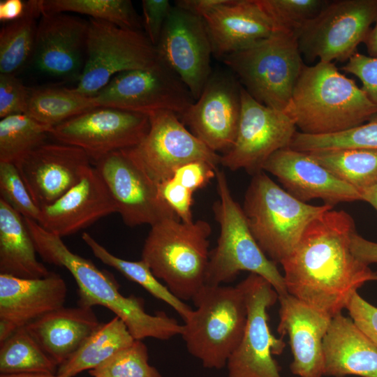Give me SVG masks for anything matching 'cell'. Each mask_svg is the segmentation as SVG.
I'll use <instances>...</instances> for the list:
<instances>
[{
	"label": "cell",
	"mask_w": 377,
	"mask_h": 377,
	"mask_svg": "<svg viewBox=\"0 0 377 377\" xmlns=\"http://www.w3.org/2000/svg\"><path fill=\"white\" fill-rule=\"evenodd\" d=\"M342 69L356 76L362 83V89L377 106V57L355 53Z\"/></svg>",
	"instance_id": "7bdbcfd3"
},
{
	"label": "cell",
	"mask_w": 377,
	"mask_h": 377,
	"mask_svg": "<svg viewBox=\"0 0 377 377\" xmlns=\"http://www.w3.org/2000/svg\"><path fill=\"white\" fill-rule=\"evenodd\" d=\"M41 15L40 0L27 1L23 15L2 26L0 30V74L15 75L29 64Z\"/></svg>",
	"instance_id": "f546056e"
},
{
	"label": "cell",
	"mask_w": 377,
	"mask_h": 377,
	"mask_svg": "<svg viewBox=\"0 0 377 377\" xmlns=\"http://www.w3.org/2000/svg\"><path fill=\"white\" fill-rule=\"evenodd\" d=\"M89 20L68 13H42L30 61L41 75L78 82L86 58Z\"/></svg>",
	"instance_id": "d6986e66"
},
{
	"label": "cell",
	"mask_w": 377,
	"mask_h": 377,
	"mask_svg": "<svg viewBox=\"0 0 377 377\" xmlns=\"http://www.w3.org/2000/svg\"><path fill=\"white\" fill-rule=\"evenodd\" d=\"M307 153L334 176L355 188L362 195L377 184V150L339 148Z\"/></svg>",
	"instance_id": "1f68e13d"
},
{
	"label": "cell",
	"mask_w": 377,
	"mask_h": 377,
	"mask_svg": "<svg viewBox=\"0 0 377 377\" xmlns=\"http://www.w3.org/2000/svg\"><path fill=\"white\" fill-rule=\"evenodd\" d=\"M27 1L3 0L0 1V21L10 22L21 17L26 9Z\"/></svg>",
	"instance_id": "681fc988"
},
{
	"label": "cell",
	"mask_w": 377,
	"mask_h": 377,
	"mask_svg": "<svg viewBox=\"0 0 377 377\" xmlns=\"http://www.w3.org/2000/svg\"><path fill=\"white\" fill-rule=\"evenodd\" d=\"M0 195L23 217L38 221L40 209L33 200L14 163L0 162Z\"/></svg>",
	"instance_id": "ab89813d"
},
{
	"label": "cell",
	"mask_w": 377,
	"mask_h": 377,
	"mask_svg": "<svg viewBox=\"0 0 377 377\" xmlns=\"http://www.w3.org/2000/svg\"><path fill=\"white\" fill-rule=\"evenodd\" d=\"M211 233L210 224L204 220H162L151 226L141 259L176 297L192 300L205 286Z\"/></svg>",
	"instance_id": "277c9868"
},
{
	"label": "cell",
	"mask_w": 377,
	"mask_h": 377,
	"mask_svg": "<svg viewBox=\"0 0 377 377\" xmlns=\"http://www.w3.org/2000/svg\"><path fill=\"white\" fill-rule=\"evenodd\" d=\"M114 212L117 209L112 197L96 168L90 166L76 185L52 204L40 208L38 223L62 237Z\"/></svg>",
	"instance_id": "7402d4cb"
},
{
	"label": "cell",
	"mask_w": 377,
	"mask_h": 377,
	"mask_svg": "<svg viewBox=\"0 0 377 377\" xmlns=\"http://www.w3.org/2000/svg\"><path fill=\"white\" fill-rule=\"evenodd\" d=\"M351 250L361 262L369 265L377 263V242L360 236L355 231L351 237Z\"/></svg>",
	"instance_id": "7dc6e473"
},
{
	"label": "cell",
	"mask_w": 377,
	"mask_h": 377,
	"mask_svg": "<svg viewBox=\"0 0 377 377\" xmlns=\"http://www.w3.org/2000/svg\"><path fill=\"white\" fill-rule=\"evenodd\" d=\"M149 126L147 115L98 106L53 127L50 135L83 149L94 163L110 152L138 145Z\"/></svg>",
	"instance_id": "5bb4252c"
},
{
	"label": "cell",
	"mask_w": 377,
	"mask_h": 377,
	"mask_svg": "<svg viewBox=\"0 0 377 377\" xmlns=\"http://www.w3.org/2000/svg\"><path fill=\"white\" fill-rule=\"evenodd\" d=\"M89 373L93 377H162L149 364L148 349L142 340H135Z\"/></svg>",
	"instance_id": "74e56055"
},
{
	"label": "cell",
	"mask_w": 377,
	"mask_h": 377,
	"mask_svg": "<svg viewBox=\"0 0 377 377\" xmlns=\"http://www.w3.org/2000/svg\"><path fill=\"white\" fill-rule=\"evenodd\" d=\"M52 129L26 114L1 119L0 162L16 164L46 143Z\"/></svg>",
	"instance_id": "836d02e7"
},
{
	"label": "cell",
	"mask_w": 377,
	"mask_h": 377,
	"mask_svg": "<svg viewBox=\"0 0 377 377\" xmlns=\"http://www.w3.org/2000/svg\"><path fill=\"white\" fill-rule=\"evenodd\" d=\"M157 190L161 200L182 221L188 223L193 221L191 211L193 203V191L172 177L158 183Z\"/></svg>",
	"instance_id": "b9f144b4"
},
{
	"label": "cell",
	"mask_w": 377,
	"mask_h": 377,
	"mask_svg": "<svg viewBox=\"0 0 377 377\" xmlns=\"http://www.w3.org/2000/svg\"><path fill=\"white\" fill-rule=\"evenodd\" d=\"M279 323L277 332L288 335L293 360L291 372L300 377L323 375V341L332 317L289 293L279 296Z\"/></svg>",
	"instance_id": "603a6c76"
},
{
	"label": "cell",
	"mask_w": 377,
	"mask_h": 377,
	"mask_svg": "<svg viewBox=\"0 0 377 377\" xmlns=\"http://www.w3.org/2000/svg\"><path fill=\"white\" fill-rule=\"evenodd\" d=\"M18 328L13 323L0 319V343L7 339L12 335Z\"/></svg>",
	"instance_id": "816d5d0a"
},
{
	"label": "cell",
	"mask_w": 377,
	"mask_h": 377,
	"mask_svg": "<svg viewBox=\"0 0 377 377\" xmlns=\"http://www.w3.org/2000/svg\"><path fill=\"white\" fill-rule=\"evenodd\" d=\"M376 19L377 0L328 1L295 31L302 56L309 61H348Z\"/></svg>",
	"instance_id": "9c48e42d"
},
{
	"label": "cell",
	"mask_w": 377,
	"mask_h": 377,
	"mask_svg": "<svg viewBox=\"0 0 377 377\" xmlns=\"http://www.w3.org/2000/svg\"><path fill=\"white\" fill-rule=\"evenodd\" d=\"M219 200L213 205L220 233L210 251L205 285L231 282L242 271L258 274L273 286L279 296L288 294L283 275L262 251L249 227L242 207L233 198L225 173L216 171Z\"/></svg>",
	"instance_id": "52a82bcc"
},
{
	"label": "cell",
	"mask_w": 377,
	"mask_h": 377,
	"mask_svg": "<svg viewBox=\"0 0 377 377\" xmlns=\"http://www.w3.org/2000/svg\"><path fill=\"white\" fill-rule=\"evenodd\" d=\"M242 209L262 251L281 264L297 246L308 225L333 207L302 202L262 171L253 175Z\"/></svg>",
	"instance_id": "8992f818"
},
{
	"label": "cell",
	"mask_w": 377,
	"mask_h": 377,
	"mask_svg": "<svg viewBox=\"0 0 377 377\" xmlns=\"http://www.w3.org/2000/svg\"><path fill=\"white\" fill-rule=\"evenodd\" d=\"M296 128L284 110L259 103L242 86L237 137L232 147L221 155L220 164L232 171L244 169L253 175L260 172L274 152L290 147Z\"/></svg>",
	"instance_id": "4fadbf2b"
},
{
	"label": "cell",
	"mask_w": 377,
	"mask_h": 377,
	"mask_svg": "<svg viewBox=\"0 0 377 377\" xmlns=\"http://www.w3.org/2000/svg\"><path fill=\"white\" fill-rule=\"evenodd\" d=\"M226 0H177L175 6L203 18Z\"/></svg>",
	"instance_id": "c3c4849f"
},
{
	"label": "cell",
	"mask_w": 377,
	"mask_h": 377,
	"mask_svg": "<svg viewBox=\"0 0 377 377\" xmlns=\"http://www.w3.org/2000/svg\"><path fill=\"white\" fill-rule=\"evenodd\" d=\"M36 253L24 217L0 198V274L22 279L47 276L50 272Z\"/></svg>",
	"instance_id": "83f0119b"
},
{
	"label": "cell",
	"mask_w": 377,
	"mask_h": 377,
	"mask_svg": "<svg viewBox=\"0 0 377 377\" xmlns=\"http://www.w3.org/2000/svg\"><path fill=\"white\" fill-rule=\"evenodd\" d=\"M202 19L213 56L221 59L253 45L276 31L258 0H226Z\"/></svg>",
	"instance_id": "cb8c5ba5"
},
{
	"label": "cell",
	"mask_w": 377,
	"mask_h": 377,
	"mask_svg": "<svg viewBox=\"0 0 377 377\" xmlns=\"http://www.w3.org/2000/svg\"><path fill=\"white\" fill-rule=\"evenodd\" d=\"M58 365L45 353L24 327L0 343V372L56 374Z\"/></svg>",
	"instance_id": "e575fe53"
},
{
	"label": "cell",
	"mask_w": 377,
	"mask_h": 377,
	"mask_svg": "<svg viewBox=\"0 0 377 377\" xmlns=\"http://www.w3.org/2000/svg\"><path fill=\"white\" fill-rule=\"evenodd\" d=\"M364 43L366 45L368 56L377 57V19L374 27L369 31Z\"/></svg>",
	"instance_id": "f907efd6"
},
{
	"label": "cell",
	"mask_w": 377,
	"mask_h": 377,
	"mask_svg": "<svg viewBox=\"0 0 377 377\" xmlns=\"http://www.w3.org/2000/svg\"><path fill=\"white\" fill-rule=\"evenodd\" d=\"M362 197L363 201L369 203L377 211V184L366 191Z\"/></svg>",
	"instance_id": "db71d44e"
},
{
	"label": "cell",
	"mask_w": 377,
	"mask_h": 377,
	"mask_svg": "<svg viewBox=\"0 0 377 377\" xmlns=\"http://www.w3.org/2000/svg\"><path fill=\"white\" fill-rule=\"evenodd\" d=\"M37 253L46 263L66 268L77 287L78 305L104 306L121 319L135 340H168L182 334L183 325L163 311L147 313L144 300L123 295L114 276L92 261L72 252L61 237L44 229L37 221L24 218Z\"/></svg>",
	"instance_id": "7a4b0ae2"
},
{
	"label": "cell",
	"mask_w": 377,
	"mask_h": 377,
	"mask_svg": "<svg viewBox=\"0 0 377 377\" xmlns=\"http://www.w3.org/2000/svg\"><path fill=\"white\" fill-rule=\"evenodd\" d=\"M94 165L126 226H151L162 220L177 217L161 200L157 184L128 149L110 152Z\"/></svg>",
	"instance_id": "9a60e30c"
},
{
	"label": "cell",
	"mask_w": 377,
	"mask_h": 377,
	"mask_svg": "<svg viewBox=\"0 0 377 377\" xmlns=\"http://www.w3.org/2000/svg\"><path fill=\"white\" fill-rule=\"evenodd\" d=\"M172 7V6L168 0H143L142 1V26L145 29V34L155 47L159 40Z\"/></svg>",
	"instance_id": "f6af8a7d"
},
{
	"label": "cell",
	"mask_w": 377,
	"mask_h": 377,
	"mask_svg": "<svg viewBox=\"0 0 377 377\" xmlns=\"http://www.w3.org/2000/svg\"><path fill=\"white\" fill-rule=\"evenodd\" d=\"M155 47L158 61L198 99L212 75L213 55L203 19L172 6Z\"/></svg>",
	"instance_id": "2e32d148"
},
{
	"label": "cell",
	"mask_w": 377,
	"mask_h": 377,
	"mask_svg": "<svg viewBox=\"0 0 377 377\" xmlns=\"http://www.w3.org/2000/svg\"><path fill=\"white\" fill-rule=\"evenodd\" d=\"M29 88L15 75L0 74V117L26 114Z\"/></svg>",
	"instance_id": "60d3db41"
},
{
	"label": "cell",
	"mask_w": 377,
	"mask_h": 377,
	"mask_svg": "<svg viewBox=\"0 0 377 377\" xmlns=\"http://www.w3.org/2000/svg\"><path fill=\"white\" fill-rule=\"evenodd\" d=\"M276 30L296 31L326 5L325 0H258Z\"/></svg>",
	"instance_id": "f35d334b"
},
{
	"label": "cell",
	"mask_w": 377,
	"mask_h": 377,
	"mask_svg": "<svg viewBox=\"0 0 377 377\" xmlns=\"http://www.w3.org/2000/svg\"><path fill=\"white\" fill-rule=\"evenodd\" d=\"M67 287L61 276L50 273L40 279L0 274V319L17 328L64 306Z\"/></svg>",
	"instance_id": "d4e9b609"
},
{
	"label": "cell",
	"mask_w": 377,
	"mask_h": 377,
	"mask_svg": "<svg viewBox=\"0 0 377 377\" xmlns=\"http://www.w3.org/2000/svg\"><path fill=\"white\" fill-rule=\"evenodd\" d=\"M158 61L155 46L141 30L90 18L85 65L75 89L94 96L117 74Z\"/></svg>",
	"instance_id": "30bf717a"
},
{
	"label": "cell",
	"mask_w": 377,
	"mask_h": 377,
	"mask_svg": "<svg viewBox=\"0 0 377 377\" xmlns=\"http://www.w3.org/2000/svg\"><path fill=\"white\" fill-rule=\"evenodd\" d=\"M289 147L304 152L339 148L377 150V114L367 123L340 133L308 135L297 132Z\"/></svg>",
	"instance_id": "8d00e7d4"
},
{
	"label": "cell",
	"mask_w": 377,
	"mask_h": 377,
	"mask_svg": "<svg viewBox=\"0 0 377 377\" xmlns=\"http://www.w3.org/2000/svg\"><path fill=\"white\" fill-rule=\"evenodd\" d=\"M355 231L343 210L332 209L314 219L281 263L288 293L332 318L341 313L358 288L377 280V272L351 250Z\"/></svg>",
	"instance_id": "6da1fadb"
},
{
	"label": "cell",
	"mask_w": 377,
	"mask_h": 377,
	"mask_svg": "<svg viewBox=\"0 0 377 377\" xmlns=\"http://www.w3.org/2000/svg\"><path fill=\"white\" fill-rule=\"evenodd\" d=\"M227 71L212 73L198 99L179 115L182 123L214 152L233 145L241 114V84Z\"/></svg>",
	"instance_id": "ac0fdd59"
},
{
	"label": "cell",
	"mask_w": 377,
	"mask_h": 377,
	"mask_svg": "<svg viewBox=\"0 0 377 377\" xmlns=\"http://www.w3.org/2000/svg\"><path fill=\"white\" fill-rule=\"evenodd\" d=\"M98 107L94 96L75 88L42 86L29 88L26 114L50 127Z\"/></svg>",
	"instance_id": "4dcf8cb0"
},
{
	"label": "cell",
	"mask_w": 377,
	"mask_h": 377,
	"mask_svg": "<svg viewBox=\"0 0 377 377\" xmlns=\"http://www.w3.org/2000/svg\"><path fill=\"white\" fill-rule=\"evenodd\" d=\"M221 60L259 103L285 110L304 66L295 31L276 30Z\"/></svg>",
	"instance_id": "ba28073f"
},
{
	"label": "cell",
	"mask_w": 377,
	"mask_h": 377,
	"mask_svg": "<svg viewBox=\"0 0 377 377\" xmlns=\"http://www.w3.org/2000/svg\"><path fill=\"white\" fill-rule=\"evenodd\" d=\"M323 352L325 376L377 377V346L341 313L331 319Z\"/></svg>",
	"instance_id": "484cf974"
},
{
	"label": "cell",
	"mask_w": 377,
	"mask_h": 377,
	"mask_svg": "<svg viewBox=\"0 0 377 377\" xmlns=\"http://www.w3.org/2000/svg\"><path fill=\"white\" fill-rule=\"evenodd\" d=\"M346 309L356 325L377 346V307L356 292Z\"/></svg>",
	"instance_id": "bcb514c9"
},
{
	"label": "cell",
	"mask_w": 377,
	"mask_h": 377,
	"mask_svg": "<svg viewBox=\"0 0 377 377\" xmlns=\"http://www.w3.org/2000/svg\"><path fill=\"white\" fill-rule=\"evenodd\" d=\"M247 320L240 343L230 356L227 367L229 377H281V367L274 355L283 353L286 343L270 331L268 309L279 295L262 276L250 273L242 281Z\"/></svg>",
	"instance_id": "8fae6325"
},
{
	"label": "cell",
	"mask_w": 377,
	"mask_h": 377,
	"mask_svg": "<svg viewBox=\"0 0 377 377\" xmlns=\"http://www.w3.org/2000/svg\"><path fill=\"white\" fill-rule=\"evenodd\" d=\"M135 340L124 322L115 316L101 324L79 349L58 367L57 374L73 377L84 370L93 369Z\"/></svg>",
	"instance_id": "f1b7e54d"
},
{
	"label": "cell",
	"mask_w": 377,
	"mask_h": 377,
	"mask_svg": "<svg viewBox=\"0 0 377 377\" xmlns=\"http://www.w3.org/2000/svg\"><path fill=\"white\" fill-rule=\"evenodd\" d=\"M149 117L147 135L128 149L155 183L170 178L176 168L190 161H205L216 168L220 164L221 155L188 130L175 112L159 111Z\"/></svg>",
	"instance_id": "e0dca14e"
},
{
	"label": "cell",
	"mask_w": 377,
	"mask_h": 377,
	"mask_svg": "<svg viewBox=\"0 0 377 377\" xmlns=\"http://www.w3.org/2000/svg\"><path fill=\"white\" fill-rule=\"evenodd\" d=\"M82 149L46 142L15 164L36 205H50L72 188L91 165Z\"/></svg>",
	"instance_id": "ffe728a7"
},
{
	"label": "cell",
	"mask_w": 377,
	"mask_h": 377,
	"mask_svg": "<svg viewBox=\"0 0 377 377\" xmlns=\"http://www.w3.org/2000/svg\"><path fill=\"white\" fill-rule=\"evenodd\" d=\"M0 377H64L58 374L39 372H24L9 374H1Z\"/></svg>",
	"instance_id": "f5cc1de1"
},
{
	"label": "cell",
	"mask_w": 377,
	"mask_h": 377,
	"mask_svg": "<svg viewBox=\"0 0 377 377\" xmlns=\"http://www.w3.org/2000/svg\"><path fill=\"white\" fill-rule=\"evenodd\" d=\"M301 133L327 135L369 121L377 106L332 62L304 65L284 110Z\"/></svg>",
	"instance_id": "3957f363"
},
{
	"label": "cell",
	"mask_w": 377,
	"mask_h": 377,
	"mask_svg": "<svg viewBox=\"0 0 377 377\" xmlns=\"http://www.w3.org/2000/svg\"><path fill=\"white\" fill-rule=\"evenodd\" d=\"M82 239L94 256L103 263L114 268L128 280L141 286L152 296L170 305L184 322L189 318L193 309L176 297L165 285L162 284L143 260L131 261L118 258L109 252L89 233H82Z\"/></svg>",
	"instance_id": "d6a6232c"
},
{
	"label": "cell",
	"mask_w": 377,
	"mask_h": 377,
	"mask_svg": "<svg viewBox=\"0 0 377 377\" xmlns=\"http://www.w3.org/2000/svg\"><path fill=\"white\" fill-rule=\"evenodd\" d=\"M101 324L92 308L78 305L64 306L24 327L59 367L79 349Z\"/></svg>",
	"instance_id": "4316f807"
},
{
	"label": "cell",
	"mask_w": 377,
	"mask_h": 377,
	"mask_svg": "<svg viewBox=\"0 0 377 377\" xmlns=\"http://www.w3.org/2000/svg\"><path fill=\"white\" fill-rule=\"evenodd\" d=\"M217 169L205 161H193L179 166L170 177L194 193L216 177Z\"/></svg>",
	"instance_id": "ee69618b"
},
{
	"label": "cell",
	"mask_w": 377,
	"mask_h": 377,
	"mask_svg": "<svg viewBox=\"0 0 377 377\" xmlns=\"http://www.w3.org/2000/svg\"><path fill=\"white\" fill-rule=\"evenodd\" d=\"M94 97L97 106L147 116L159 111L179 116L195 101L178 76L159 61L117 74Z\"/></svg>",
	"instance_id": "7c38bea8"
},
{
	"label": "cell",
	"mask_w": 377,
	"mask_h": 377,
	"mask_svg": "<svg viewBox=\"0 0 377 377\" xmlns=\"http://www.w3.org/2000/svg\"><path fill=\"white\" fill-rule=\"evenodd\" d=\"M195 306L181 334L188 351L208 369L226 366L243 337L247 307L241 283L205 285L193 297Z\"/></svg>",
	"instance_id": "5b68a950"
},
{
	"label": "cell",
	"mask_w": 377,
	"mask_h": 377,
	"mask_svg": "<svg viewBox=\"0 0 377 377\" xmlns=\"http://www.w3.org/2000/svg\"><path fill=\"white\" fill-rule=\"evenodd\" d=\"M263 170L276 177L288 193L304 202L320 199L334 207L339 202L363 200L358 191L334 176L307 152L290 147L279 149L267 159Z\"/></svg>",
	"instance_id": "44dd1931"
},
{
	"label": "cell",
	"mask_w": 377,
	"mask_h": 377,
	"mask_svg": "<svg viewBox=\"0 0 377 377\" xmlns=\"http://www.w3.org/2000/svg\"><path fill=\"white\" fill-rule=\"evenodd\" d=\"M42 13H75L124 29L141 30L142 20L129 0H40Z\"/></svg>",
	"instance_id": "d590c367"
}]
</instances>
